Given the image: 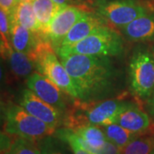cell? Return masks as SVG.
Wrapping results in <instances>:
<instances>
[{
    "mask_svg": "<svg viewBox=\"0 0 154 154\" xmlns=\"http://www.w3.org/2000/svg\"><path fill=\"white\" fill-rule=\"evenodd\" d=\"M99 12L111 24L124 27L139 17L146 15V10L135 0H113L99 6Z\"/></svg>",
    "mask_w": 154,
    "mask_h": 154,
    "instance_id": "obj_7",
    "label": "cell"
},
{
    "mask_svg": "<svg viewBox=\"0 0 154 154\" xmlns=\"http://www.w3.org/2000/svg\"><path fill=\"white\" fill-rule=\"evenodd\" d=\"M40 149L41 154H68L65 149L62 148L53 140H44V142L40 146Z\"/></svg>",
    "mask_w": 154,
    "mask_h": 154,
    "instance_id": "obj_24",
    "label": "cell"
},
{
    "mask_svg": "<svg viewBox=\"0 0 154 154\" xmlns=\"http://www.w3.org/2000/svg\"><path fill=\"white\" fill-rule=\"evenodd\" d=\"M130 87L140 98L150 97L154 92V59L147 51H138L129 63Z\"/></svg>",
    "mask_w": 154,
    "mask_h": 154,
    "instance_id": "obj_6",
    "label": "cell"
},
{
    "mask_svg": "<svg viewBox=\"0 0 154 154\" xmlns=\"http://www.w3.org/2000/svg\"><path fill=\"white\" fill-rule=\"evenodd\" d=\"M27 86L28 89L45 102L61 111L64 110L65 103L63 99V91L40 73H33L30 75L27 81Z\"/></svg>",
    "mask_w": 154,
    "mask_h": 154,
    "instance_id": "obj_10",
    "label": "cell"
},
{
    "mask_svg": "<svg viewBox=\"0 0 154 154\" xmlns=\"http://www.w3.org/2000/svg\"><path fill=\"white\" fill-rule=\"evenodd\" d=\"M17 0H0L1 10L5 11L8 15H10L14 10V8L17 6Z\"/></svg>",
    "mask_w": 154,
    "mask_h": 154,
    "instance_id": "obj_25",
    "label": "cell"
},
{
    "mask_svg": "<svg viewBox=\"0 0 154 154\" xmlns=\"http://www.w3.org/2000/svg\"><path fill=\"white\" fill-rule=\"evenodd\" d=\"M18 2H33L34 0H17Z\"/></svg>",
    "mask_w": 154,
    "mask_h": 154,
    "instance_id": "obj_28",
    "label": "cell"
},
{
    "mask_svg": "<svg viewBox=\"0 0 154 154\" xmlns=\"http://www.w3.org/2000/svg\"><path fill=\"white\" fill-rule=\"evenodd\" d=\"M28 56L42 75L56 84L63 93L79 99L75 83L62 62L58 60L55 48L48 39L40 38L33 52Z\"/></svg>",
    "mask_w": 154,
    "mask_h": 154,
    "instance_id": "obj_2",
    "label": "cell"
},
{
    "mask_svg": "<svg viewBox=\"0 0 154 154\" xmlns=\"http://www.w3.org/2000/svg\"><path fill=\"white\" fill-rule=\"evenodd\" d=\"M33 6L38 21V34L45 38L50 23L57 13L64 6L58 5L53 0H34Z\"/></svg>",
    "mask_w": 154,
    "mask_h": 154,
    "instance_id": "obj_16",
    "label": "cell"
},
{
    "mask_svg": "<svg viewBox=\"0 0 154 154\" xmlns=\"http://www.w3.org/2000/svg\"><path fill=\"white\" fill-rule=\"evenodd\" d=\"M0 33H1V52L5 57H8L12 49L11 41V20L5 11H0Z\"/></svg>",
    "mask_w": 154,
    "mask_h": 154,
    "instance_id": "obj_22",
    "label": "cell"
},
{
    "mask_svg": "<svg viewBox=\"0 0 154 154\" xmlns=\"http://www.w3.org/2000/svg\"><path fill=\"white\" fill-rule=\"evenodd\" d=\"M56 4H57L58 5L60 6H66L68 5V2L69 0H53Z\"/></svg>",
    "mask_w": 154,
    "mask_h": 154,
    "instance_id": "obj_26",
    "label": "cell"
},
{
    "mask_svg": "<svg viewBox=\"0 0 154 154\" xmlns=\"http://www.w3.org/2000/svg\"><path fill=\"white\" fill-rule=\"evenodd\" d=\"M9 17L11 22H17L38 34V24L33 10V2H18Z\"/></svg>",
    "mask_w": 154,
    "mask_h": 154,
    "instance_id": "obj_17",
    "label": "cell"
},
{
    "mask_svg": "<svg viewBox=\"0 0 154 154\" xmlns=\"http://www.w3.org/2000/svg\"><path fill=\"white\" fill-rule=\"evenodd\" d=\"M8 57L11 70L17 77H25L33 74L35 63L28 54L11 49Z\"/></svg>",
    "mask_w": 154,
    "mask_h": 154,
    "instance_id": "obj_18",
    "label": "cell"
},
{
    "mask_svg": "<svg viewBox=\"0 0 154 154\" xmlns=\"http://www.w3.org/2000/svg\"><path fill=\"white\" fill-rule=\"evenodd\" d=\"M130 103L122 102L116 99H109L98 103L82 105V110H78L75 116H70L66 121L67 128L84 124H93L102 127L116 122L118 115Z\"/></svg>",
    "mask_w": 154,
    "mask_h": 154,
    "instance_id": "obj_5",
    "label": "cell"
},
{
    "mask_svg": "<svg viewBox=\"0 0 154 154\" xmlns=\"http://www.w3.org/2000/svg\"><path fill=\"white\" fill-rule=\"evenodd\" d=\"M86 14L87 12L70 5L63 7L57 13L50 23L47 33L45 34V38L52 44L56 51L59 48L63 39L72 27Z\"/></svg>",
    "mask_w": 154,
    "mask_h": 154,
    "instance_id": "obj_8",
    "label": "cell"
},
{
    "mask_svg": "<svg viewBox=\"0 0 154 154\" xmlns=\"http://www.w3.org/2000/svg\"><path fill=\"white\" fill-rule=\"evenodd\" d=\"M102 26H105V24L99 17L88 15L87 13L72 27L69 32L63 39L59 48L75 44L94 33L98 28Z\"/></svg>",
    "mask_w": 154,
    "mask_h": 154,
    "instance_id": "obj_11",
    "label": "cell"
},
{
    "mask_svg": "<svg viewBox=\"0 0 154 154\" xmlns=\"http://www.w3.org/2000/svg\"><path fill=\"white\" fill-rule=\"evenodd\" d=\"M122 32L132 41H146L154 38V14L139 17L122 27Z\"/></svg>",
    "mask_w": 154,
    "mask_h": 154,
    "instance_id": "obj_14",
    "label": "cell"
},
{
    "mask_svg": "<svg viewBox=\"0 0 154 154\" xmlns=\"http://www.w3.org/2000/svg\"><path fill=\"white\" fill-rule=\"evenodd\" d=\"M151 154H154V149L152 150V153H151Z\"/></svg>",
    "mask_w": 154,
    "mask_h": 154,
    "instance_id": "obj_29",
    "label": "cell"
},
{
    "mask_svg": "<svg viewBox=\"0 0 154 154\" xmlns=\"http://www.w3.org/2000/svg\"><path fill=\"white\" fill-rule=\"evenodd\" d=\"M130 132L139 134L150 126L148 115L137 106L130 104L117 116L116 122Z\"/></svg>",
    "mask_w": 154,
    "mask_h": 154,
    "instance_id": "obj_12",
    "label": "cell"
},
{
    "mask_svg": "<svg viewBox=\"0 0 154 154\" xmlns=\"http://www.w3.org/2000/svg\"><path fill=\"white\" fill-rule=\"evenodd\" d=\"M59 57L75 83L79 99H91L110 85L113 69L108 57L65 54Z\"/></svg>",
    "mask_w": 154,
    "mask_h": 154,
    "instance_id": "obj_1",
    "label": "cell"
},
{
    "mask_svg": "<svg viewBox=\"0 0 154 154\" xmlns=\"http://www.w3.org/2000/svg\"><path fill=\"white\" fill-rule=\"evenodd\" d=\"M37 140L26 138H16L5 149L4 154H41Z\"/></svg>",
    "mask_w": 154,
    "mask_h": 154,
    "instance_id": "obj_20",
    "label": "cell"
},
{
    "mask_svg": "<svg viewBox=\"0 0 154 154\" xmlns=\"http://www.w3.org/2000/svg\"><path fill=\"white\" fill-rule=\"evenodd\" d=\"M5 132L18 137L39 140L52 135L55 128L28 113L21 105H11L5 113Z\"/></svg>",
    "mask_w": 154,
    "mask_h": 154,
    "instance_id": "obj_4",
    "label": "cell"
},
{
    "mask_svg": "<svg viewBox=\"0 0 154 154\" xmlns=\"http://www.w3.org/2000/svg\"><path fill=\"white\" fill-rule=\"evenodd\" d=\"M150 108H151V110H152V114L154 115V92L153 94H152V99L150 100Z\"/></svg>",
    "mask_w": 154,
    "mask_h": 154,
    "instance_id": "obj_27",
    "label": "cell"
},
{
    "mask_svg": "<svg viewBox=\"0 0 154 154\" xmlns=\"http://www.w3.org/2000/svg\"><path fill=\"white\" fill-rule=\"evenodd\" d=\"M154 149V138H135L122 149V154H151Z\"/></svg>",
    "mask_w": 154,
    "mask_h": 154,
    "instance_id": "obj_21",
    "label": "cell"
},
{
    "mask_svg": "<svg viewBox=\"0 0 154 154\" xmlns=\"http://www.w3.org/2000/svg\"><path fill=\"white\" fill-rule=\"evenodd\" d=\"M41 37L17 22H11V41L13 49L30 55Z\"/></svg>",
    "mask_w": 154,
    "mask_h": 154,
    "instance_id": "obj_13",
    "label": "cell"
},
{
    "mask_svg": "<svg viewBox=\"0 0 154 154\" xmlns=\"http://www.w3.org/2000/svg\"><path fill=\"white\" fill-rule=\"evenodd\" d=\"M101 128L105 133L106 139L121 149L125 147L128 144L138 136V134L130 132L117 123L102 126Z\"/></svg>",
    "mask_w": 154,
    "mask_h": 154,
    "instance_id": "obj_19",
    "label": "cell"
},
{
    "mask_svg": "<svg viewBox=\"0 0 154 154\" xmlns=\"http://www.w3.org/2000/svg\"><path fill=\"white\" fill-rule=\"evenodd\" d=\"M57 136L62 141L69 145L71 149L73 154H93L88 150L83 148L82 145L78 140V136L75 132H73L69 128H62L57 131Z\"/></svg>",
    "mask_w": 154,
    "mask_h": 154,
    "instance_id": "obj_23",
    "label": "cell"
},
{
    "mask_svg": "<svg viewBox=\"0 0 154 154\" xmlns=\"http://www.w3.org/2000/svg\"><path fill=\"white\" fill-rule=\"evenodd\" d=\"M122 50L123 43L121 36L105 25L75 44L60 47L57 52L59 56L65 54H83L110 57L121 54Z\"/></svg>",
    "mask_w": 154,
    "mask_h": 154,
    "instance_id": "obj_3",
    "label": "cell"
},
{
    "mask_svg": "<svg viewBox=\"0 0 154 154\" xmlns=\"http://www.w3.org/2000/svg\"><path fill=\"white\" fill-rule=\"evenodd\" d=\"M71 130L77 134L82 146L88 152L102 147L108 140L103 129L97 125L84 124L75 127Z\"/></svg>",
    "mask_w": 154,
    "mask_h": 154,
    "instance_id": "obj_15",
    "label": "cell"
},
{
    "mask_svg": "<svg viewBox=\"0 0 154 154\" xmlns=\"http://www.w3.org/2000/svg\"><path fill=\"white\" fill-rule=\"evenodd\" d=\"M20 105L28 113L55 129L60 125L63 120V111L45 102L30 89H25L22 91Z\"/></svg>",
    "mask_w": 154,
    "mask_h": 154,
    "instance_id": "obj_9",
    "label": "cell"
}]
</instances>
